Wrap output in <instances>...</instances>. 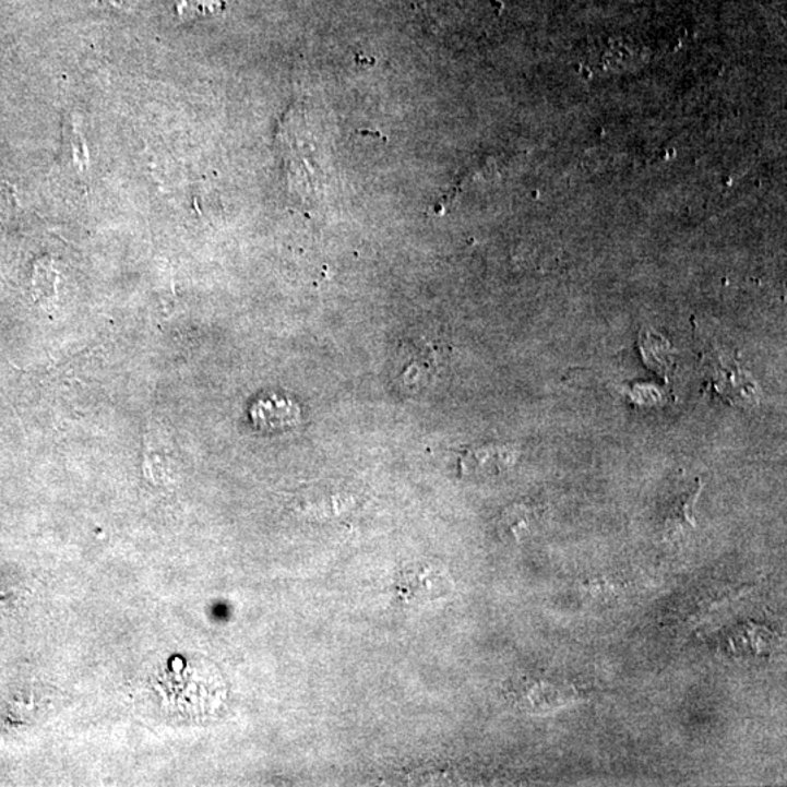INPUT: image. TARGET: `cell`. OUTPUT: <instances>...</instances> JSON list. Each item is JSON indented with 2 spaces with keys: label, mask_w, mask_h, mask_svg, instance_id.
<instances>
[{
  "label": "cell",
  "mask_w": 787,
  "mask_h": 787,
  "mask_svg": "<svg viewBox=\"0 0 787 787\" xmlns=\"http://www.w3.org/2000/svg\"><path fill=\"white\" fill-rule=\"evenodd\" d=\"M443 577L439 575L432 568L426 569H413L403 573L402 580L398 581V586L403 591V597L407 601H430L432 595L439 597L441 594Z\"/></svg>",
  "instance_id": "1"
},
{
  "label": "cell",
  "mask_w": 787,
  "mask_h": 787,
  "mask_svg": "<svg viewBox=\"0 0 787 787\" xmlns=\"http://www.w3.org/2000/svg\"><path fill=\"white\" fill-rule=\"evenodd\" d=\"M298 416L299 410L295 404L279 397L261 398L252 408V420L260 428H286L293 425Z\"/></svg>",
  "instance_id": "2"
},
{
  "label": "cell",
  "mask_w": 787,
  "mask_h": 787,
  "mask_svg": "<svg viewBox=\"0 0 787 787\" xmlns=\"http://www.w3.org/2000/svg\"><path fill=\"white\" fill-rule=\"evenodd\" d=\"M700 493H702V482H697L693 490L685 491L684 494L678 496L673 500L668 516L665 517V529H667L668 537L685 536L695 528L694 504Z\"/></svg>",
  "instance_id": "3"
}]
</instances>
